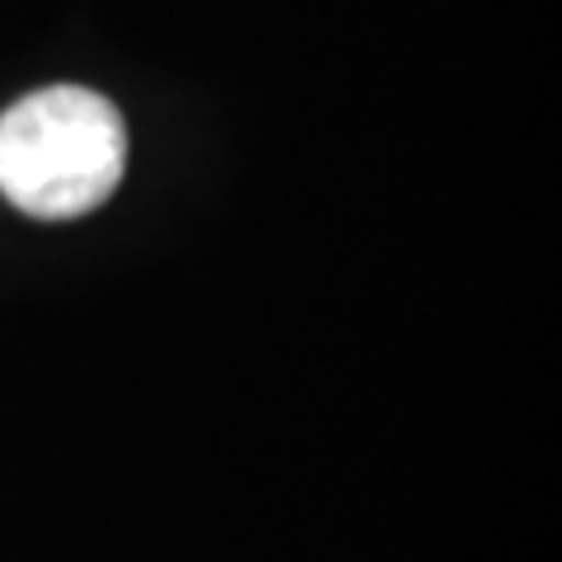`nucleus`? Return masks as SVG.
Returning <instances> with one entry per match:
<instances>
[{"instance_id":"nucleus-1","label":"nucleus","mask_w":562,"mask_h":562,"mask_svg":"<svg viewBox=\"0 0 562 562\" xmlns=\"http://www.w3.org/2000/svg\"><path fill=\"white\" fill-rule=\"evenodd\" d=\"M122 169V113L85 85H47L0 113V192L33 221H76L103 206Z\"/></svg>"}]
</instances>
